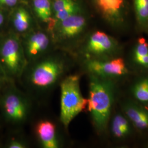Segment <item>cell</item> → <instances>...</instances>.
<instances>
[{
	"mask_svg": "<svg viewBox=\"0 0 148 148\" xmlns=\"http://www.w3.org/2000/svg\"><path fill=\"white\" fill-rule=\"evenodd\" d=\"M18 0H0V3L10 7L16 5Z\"/></svg>",
	"mask_w": 148,
	"mask_h": 148,
	"instance_id": "23",
	"label": "cell"
},
{
	"mask_svg": "<svg viewBox=\"0 0 148 148\" xmlns=\"http://www.w3.org/2000/svg\"><path fill=\"white\" fill-rule=\"evenodd\" d=\"M75 10H76V7H75V5H74L68 7L63 10L57 12L56 14V17L57 20V23L56 24V25L60 21L68 18L70 16L74 14V13L75 12Z\"/></svg>",
	"mask_w": 148,
	"mask_h": 148,
	"instance_id": "19",
	"label": "cell"
},
{
	"mask_svg": "<svg viewBox=\"0 0 148 148\" xmlns=\"http://www.w3.org/2000/svg\"><path fill=\"white\" fill-rule=\"evenodd\" d=\"M4 21V17L1 14V13L0 12V26L3 24Z\"/></svg>",
	"mask_w": 148,
	"mask_h": 148,
	"instance_id": "24",
	"label": "cell"
},
{
	"mask_svg": "<svg viewBox=\"0 0 148 148\" xmlns=\"http://www.w3.org/2000/svg\"><path fill=\"white\" fill-rule=\"evenodd\" d=\"M111 130L115 137L122 138L127 136L131 132V127L127 117L121 114H116L111 122Z\"/></svg>",
	"mask_w": 148,
	"mask_h": 148,
	"instance_id": "12",
	"label": "cell"
},
{
	"mask_svg": "<svg viewBox=\"0 0 148 148\" xmlns=\"http://www.w3.org/2000/svg\"><path fill=\"white\" fill-rule=\"evenodd\" d=\"M13 25L16 31L20 33L27 32L30 27V18L27 11L19 8L13 18Z\"/></svg>",
	"mask_w": 148,
	"mask_h": 148,
	"instance_id": "15",
	"label": "cell"
},
{
	"mask_svg": "<svg viewBox=\"0 0 148 148\" xmlns=\"http://www.w3.org/2000/svg\"><path fill=\"white\" fill-rule=\"evenodd\" d=\"M127 119L140 130L148 129V110L131 101L127 102L123 107Z\"/></svg>",
	"mask_w": 148,
	"mask_h": 148,
	"instance_id": "11",
	"label": "cell"
},
{
	"mask_svg": "<svg viewBox=\"0 0 148 148\" xmlns=\"http://www.w3.org/2000/svg\"><path fill=\"white\" fill-rule=\"evenodd\" d=\"M86 25L84 17L73 14L58 23L57 28L58 36L62 39H70L78 36L82 32Z\"/></svg>",
	"mask_w": 148,
	"mask_h": 148,
	"instance_id": "10",
	"label": "cell"
},
{
	"mask_svg": "<svg viewBox=\"0 0 148 148\" xmlns=\"http://www.w3.org/2000/svg\"><path fill=\"white\" fill-rule=\"evenodd\" d=\"M89 96L87 109L95 131L99 134L106 133L111 116L114 101L115 85L111 79L88 74Z\"/></svg>",
	"mask_w": 148,
	"mask_h": 148,
	"instance_id": "2",
	"label": "cell"
},
{
	"mask_svg": "<svg viewBox=\"0 0 148 148\" xmlns=\"http://www.w3.org/2000/svg\"><path fill=\"white\" fill-rule=\"evenodd\" d=\"M11 82L7 77L3 69L0 66V92Z\"/></svg>",
	"mask_w": 148,
	"mask_h": 148,
	"instance_id": "22",
	"label": "cell"
},
{
	"mask_svg": "<svg viewBox=\"0 0 148 148\" xmlns=\"http://www.w3.org/2000/svg\"><path fill=\"white\" fill-rule=\"evenodd\" d=\"M123 0H98L101 8L107 13H117L122 7Z\"/></svg>",
	"mask_w": 148,
	"mask_h": 148,
	"instance_id": "17",
	"label": "cell"
},
{
	"mask_svg": "<svg viewBox=\"0 0 148 148\" xmlns=\"http://www.w3.org/2000/svg\"><path fill=\"white\" fill-rule=\"evenodd\" d=\"M114 40L103 32L97 31L90 36L86 46L87 58L105 59L115 49Z\"/></svg>",
	"mask_w": 148,
	"mask_h": 148,
	"instance_id": "7",
	"label": "cell"
},
{
	"mask_svg": "<svg viewBox=\"0 0 148 148\" xmlns=\"http://www.w3.org/2000/svg\"><path fill=\"white\" fill-rule=\"evenodd\" d=\"M72 64L73 62L65 57L45 54L27 63L21 79L32 90L46 91L60 83Z\"/></svg>",
	"mask_w": 148,
	"mask_h": 148,
	"instance_id": "1",
	"label": "cell"
},
{
	"mask_svg": "<svg viewBox=\"0 0 148 148\" xmlns=\"http://www.w3.org/2000/svg\"><path fill=\"white\" fill-rule=\"evenodd\" d=\"M8 148H26L27 145L24 142L17 139H12L6 145Z\"/></svg>",
	"mask_w": 148,
	"mask_h": 148,
	"instance_id": "21",
	"label": "cell"
},
{
	"mask_svg": "<svg viewBox=\"0 0 148 148\" xmlns=\"http://www.w3.org/2000/svg\"><path fill=\"white\" fill-rule=\"evenodd\" d=\"M34 6L37 16L42 21L49 23L51 21V3L49 0H34Z\"/></svg>",
	"mask_w": 148,
	"mask_h": 148,
	"instance_id": "16",
	"label": "cell"
},
{
	"mask_svg": "<svg viewBox=\"0 0 148 148\" xmlns=\"http://www.w3.org/2000/svg\"><path fill=\"white\" fill-rule=\"evenodd\" d=\"M134 62L148 69V43L144 38L138 40L133 53Z\"/></svg>",
	"mask_w": 148,
	"mask_h": 148,
	"instance_id": "13",
	"label": "cell"
},
{
	"mask_svg": "<svg viewBox=\"0 0 148 148\" xmlns=\"http://www.w3.org/2000/svg\"><path fill=\"white\" fill-rule=\"evenodd\" d=\"M27 64L19 39L14 35L5 38L0 44V66L8 79L13 83L20 80Z\"/></svg>",
	"mask_w": 148,
	"mask_h": 148,
	"instance_id": "4",
	"label": "cell"
},
{
	"mask_svg": "<svg viewBox=\"0 0 148 148\" xmlns=\"http://www.w3.org/2000/svg\"><path fill=\"white\" fill-rule=\"evenodd\" d=\"M0 108L5 121L19 125L26 121L30 111L28 99L10 82L0 92Z\"/></svg>",
	"mask_w": 148,
	"mask_h": 148,
	"instance_id": "5",
	"label": "cell"
},
{
	"mask_svg": "<svg viewBox=\"0 0 148 148\" xmlns=\"http://www.w3.org/2000/svg\"><path fill=\"white\" fill-rule=\"evenodd\" d=\"M37 138L43 148H58L60 142L57 134L56 125L48 120L38 122L35 127Z\"/></svg>",
	"mask_w": 148,
	"mask_h": 148,
	"instance_id": "9",
	"label": "cell"
},
{
	"mask_svg": "<svg viewBox=\"0 0 148 148\" xmlns=\"http://www.w3.org/2000/svg\"><path fill=\"white\" fill-rule=\"evenodd\" d=\"M136 11L139 21L143 23L148 19V0H134Z\"/></svg>",
	"mask_w": 148,
	"mask_h": 148,
	"instance_id": "18",
	"label": "cell"
},
{
	"mask_svg": "<svg viewBox=\"0 0 148 148\" xmlns=\"http://www.w3.org/2000/svg\"><path fill=\"white\" fill-rule=\"evenodd\" d=\"M50 43L49 38L43 32H35L28 35L23 47L27 63L45 56Z\"/></svg>",
	"mask_w": 148,
	"mask_h": 148,
	"instance_id": "8",
	"label": "cell"
},
{
	"mask_svg": "<svg viewBox=\"0 0 148 148\" xmlns=\"http://www.w3.org/2000/svg\"><path fill=\"white\" fill-rule=\"evenodd\" d=\"M75 5L72 0H56L53 3V10L56 13L64 8Z\"/></svg>",
	"mask_w": 148,
	"mask_h": 148,
	"instance_id": "20",
	"label": "cell"
},
{
	"mask_svg": "<svg viewBox=\"0 0 148 148\" xmlns=\"http://www.w3.org/2000/svg\"><path fill=\"white\" fill-rule=\"evenodd\" d=\"M134 98L143 104H148V76L139 80L132 88Z\"/></svg>",
	"mask_w": 148,
	"mask_h": 148,
	"instance_id": "14",
	"label": "cell"
},
{
	"mask_svg": "<svg viewBox=\"0 0 148 148\" xmlns=\"http://www.w3.org/2000/svg\"><path fill=\"white\" fill-rule=\"evenodd\" d=\"M79 76L70 74L59 84L60 87V115L62 123L66 129L75 117L87 106L88 99L82 95L79 86Z\"/></svg>",
	"mask_w": 148,
	"mask_h": 148,
	"instance_id": "3",
	"label": "cell"
},
{
	"mask_svg": "<svg viewBox=\"0 0 148 148\" xmlns=\"http://www.w3.org/2000/svg\"><path fill=\"white\" fill-rule=\"evenodd\" d=\"M84 66L88 74L111 79L128 73V69L121 58L85 59Z\"/></svg>",
	"mask_w": 148,
	"mask_h": 148,
	"instance_id": "6",
	"label": "cell"
}]
</instances>
